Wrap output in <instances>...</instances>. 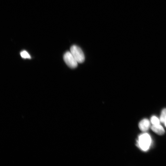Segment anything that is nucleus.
<instances>
[{
    "label": "nucleus",
    "mask_w": 166,
    "mask_h": 166,
    "mask_svg": "<svg viewBox=\"0 0 166 166\" xmlns=\"http://www.w3.org/2000/svg\"><path fill=\"white\" fill-rule=\"evenodd\" d=\"M151 129L154 132L160 135L164 134L165 132L164 128L160 124L152 125Z\"/></svg>",
    "instance_id": "5"
},
{
    "label": "nucleus",
    "mask_w": 166,
    "mask_h": 166,
    "mask_svg": "<svg viewBox=\"0 0 166 166\" xmlns=\"http://www.w3.org/2000/svg\"><path fill=\"white\" fill-rule=\"evenodd\" d=\"M70 52L78 63H82L84 61V54L80 47L77 45H73L70 48Z\"/></svg>",
    "instance_id": "2"
},
{
    "label": "nucleus",
    "mask_w": 166,
    "mask_h": 166,
    "mask_svg": "<svg viewBox=\"0 0 166 166\" xmlns=\"http://www.w3.org/2000/svg\"><path fill=\"white\" fill-rule=\"evenodd\" d=\"M150 126V123L149 121L147 119L142 120L139 124L140 129L143 132L147 131Z\"/></svg>",
    "instance_id": "4"
},
{
    "label": "nucleus",
    "mask_w": 166,
    "mask_h": 166,
    "mask_svg": "<svg viewBox=\"0 0 166 166\" xmlns=\"http://www.w3.org/2000/svg\"><path fill=\"white\" fill-rule=\"evenodd\" d=\"M166 120V108L162 110L160 118V121L162 123H164Z\"/></svg>",
    "instance_id": "6"
},
{
    "label": "nucleus",
    "mask_w": 166,
    "mask_h": 166,
    "mask_svg": "<svg viewBox=\"0 0 166 166\" xmlns=\"http://www.w3.org/2000/svg\"><path fill=\"white\" fill-rule=\"evenodd\" d=\"M151 142L150 135L147 133L140 135L137 141V146L144 151H146L149 149Z\"/></svg>",
    "instance_id": "1"
},
{
    "label": "nucleus",
    "mask_w": 166,
    "mask_h": 166,
    "mask_svg": "<svg viewBox=\"0 0 166 166\" xmlns=\"http://www.w3.org/2000/svg\"><path fill=\"white\" fill-rule=\"evenodd\" d=\"M20 54L21 57L23 58L30 59L31 58L30 54L26 50L22 51Z\"/></svg>",
    "instance_id": "8"
},
{
    "label": "nucleus",
    "mask_w": 166,
    "mask_h": 166,
    "mask_svg": "<svg viewBox=\"0 0 166 166\" xmlns=\"http://www.w3.org/2000/svg\"><path fill=\"white\" fill-rule=\"evenodd\" d=\"M152 125H156L160 124V121L155 116H152L150 119Z\"/></svg>",
    "instance_id": "7"
},
{
    "label": "nucleus",
    "mask_w": 166,
    "mask_h": 166,
    "mask_svg": "<svg viewBox=\"0 0 166 166\" xmlns=\"http://www.w3.org/2000/svg\"><path fill=\"white\" fill-rule=\"evenodd\" d=\"M63 59L65 63L69 67L74 68L77 66L78 63L70 51H67L65 53Z\"/></svg>",
    "instance_id": "3"
},
{
    "label": "nucleus",
    "mask_w": 166,
    "mask_h": 166,
    "mask_svg": "<svg viewBox=\"0 0 166 166\" xmlns=\"http://www.w3.org/2000/svg\"><path fill=\"white\" fill-rule=\"evenodd\" d=\"M164 123V125L166 127V120H165Z\"/></svg>",
    "instance_id": "9"
}]
</instances>
